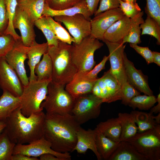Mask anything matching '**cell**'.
<instances>
[{"mask_svg":"<svg viewBox=\"0 0 160 160\" xmlns=\"http://www.w3.org/2000/svg\"><path fill=\"white\" fill-rule=\"evenodd\" d=\"M0 96V120H5L16 109L20 106V100L7 91H3Z\"/></svg>","mask_w":160,"mask_h":160,"instance_id":"24","label":"cell"},{"mask_svg":"<svg viewBox=\"0 0 160 160\" xmlns=\"http://www.w3.org/2000/svg\"><path fill=\"white\" fill-rule=\"evenodd\" d=\"M125 72L128 82L136 89L145 95H153V92L150 88L147 76L142 71L137 69L133 63L127 58L124 52V57Z\"/></svg>","mask_w":160,"mask_h":160,"instance_id":"17","label":"cell"},{"mask_svg":"<svg viewBox=\"0 0 160 160\" xmlns=\"http://www.w3.org/2000/svg\"><path fill=\"white\" fill-rule=\"evenodd\" d=\"M153 62L158 66H160V53L159 52L153 51Z\"/></svg>","mask_w":160,"mask_h":160,"instance_id":"51","label":"cell"},{"mask_svg":"<svg viewBox=\"0 0 160 160\" xmlns=\"http://www.w3.org/2000/svg\"><path fill=\"white\" fill-rule=\"evenodd\" d=\"M6 127L5 120H0V134L3 131Z\"/></svg>","mask_w":160,"mask_h":160,"instance_id":"52","label":"cell"},{"mask_svg":"<svg viewBox=\"0 0 160 160\" xmlns=\"http://www.w3.org/2000/svg\"><path fill=\"white\" fill-rule=\"evenodd\" d=\"M80 125L71 114L46 113L44 137L50 143L52 148L55 151L72 152Z\"/></svg>","mask_w":160,"mask_h":160,"instance_id":"1","label":"cell"},{"mask_svg":"<svg viewBox=\"0 0 160 160\" xmlns=\"http://www.w3.org/2000/svg\"><path fill=\"white\" fill-rule=\"evenodd\" d=\"M40 160H62L55 155L50 153H45L39 157Z\"/></svg>","mask_w":160,"mask_h":160,"instance_id":"49","label":"cell"},{"mask_svg":"<svg viewBox=\"0 0 160 160\" xmlns=\"http://www.w3.org/2000/svg\"><path fill=\"white\" fill-rule=\"evenodd\" d=\"M4 0L9 20L8 25L4 34L11 35L16 41L21 39V36L16 33L13 25V21L15 14L17 0Z\"/></svg>","mask_w":160,"mask_h":160,"instance_id":"37","label":"cell"},{"mask_svg":"<svg viewBox=\"0 0 160 160\" xmlns=\"http://www.w3.org/2000/svg\"><path fill=\"white\" fill-rule=\"evenodd\" d=\"M45 0H17V6L35 22L42 16Z\"/></svg>","mask_w":160,"mask_h":160,"instance_id":"26","label":"cell"},{"mask_svg":"<svg viewBox=\"0 0 160 160\" xmlns=\"http://www.w3.org/2000/svg\"><path fill=\"white\" fill-rule=\"evenodd\" d=\"M49 79L29 81L23 86L22 93L19 97L22 113L28 117L31 114L43 110L41 105L48 94V86L52 80Z\"/></svg>","mask_w":160,"mask_h":160,"instance_id":"4","label":"cell"},{"mask_svg":"<svg viewBox=\"0 0 160 160\" xmlns=\"http://www.w3.org/2000/svg\"><path fill=\"white\" fill-rule=\"evenodd\" d=\"M9 24V20L4 0H0V35L4 34Z\"/></svg>","mask_w":160,"mask_h":160,"instance_id":"44","label":"cell"},{"mask_svg":"<svg viewBox=\"0 0 160 160\" xmlns=\"http://www.w3.org/2000/svg\"><path fill=\"white\" fill-rule=\"evenodd\" d=\"M122 1L125 2H136L137 0H122Z\"/></svg>","mask_w":160,"mask_h":160,"instance_id":"54","label":"cell"},{"mask_svg":"<svg viewBox=\"0 0 160 160\" xmlns=\"http://www.w3.org/2000/svg\"><path fill=\"white\" fill-rule=\"evenodd\" d=\"M109 59V56H104L102 61L89 71L85 73H77L74 76L84 79L93 81L97 80L98 73L105 68L106 62Z\"/></svg>","mask_w":160,"mask_h":160,"instance_id":"38","label":"cell"},{"mask_svg":"<svg viewBox=\"0 0 160 160\" xmlns=\"http://www.w3.org/2000/svg\"><path fill=\"white\" fill-rule=\"evenodd\" d=\"M124 16L119 7L108 10L94 16L90 20V35L95 39L102 40L106 30Z\"/></svg>","mask_w":160,"mask_h":160,"instance_id":"14","label":"cell"},{"mask_svg":"<svg viewBox=\"0 0 160 160\" xmlns=\"http://www.w3.org/2000/svg\"><path fill=\"white\" fill-rule=\"evenodd\" d=\"M138 128L137 132H142L155 127L158 124L153 114L137 111L130 113Z\"/></svg>","mask_w":160,"mask_h":160,"instance_id":"29","label":"cell"},{"mask_svg":"<svg viewBox=\"0 0 160 160\" xmlns=\"http://www.w3.org/2000/svg\"><path fill=\"white\" fill-rule=\"evenodd\" d=\"M141 35H149L155 37L156 44H160V25L153 18L147 15L146 19L140 25Z\"/></svg>","mask_w":160,"mask_h":160,"instance_id":"32","label":"cell"},{"mask_svg":"<svg viewBox=\"0 0 160 160\" xmlns=\"http://www.w3.org/2000/svg\"><path fill=\"white\" fill-rule=\"evenodd\" d=\"M121 85L109 70L97 79L92 93L101 99L103 103H110L121 100Z\"/></svg>","mask_w":160,"mask_h":160,"instance_id":"9","label":"cell"},{"mask_svg":"<svg viewBox=\"0 0 160 160\" xmlns=\"http://www.w3.org/2000/svg\"><path fill=\"white\" fill-rule=\"evenodd\" d=\"M45 117L43 111L25 116L19 107L5 120V129L16 145L29 143L44 137Z\"/></svg>","mask_w":160,"mask_h":160,"instance_id":"2","label":"cell"},{"mask_svg":"<svg viewBox=\"0 0 160 160\" xmlns=\"http://www.w3.org/2000/svg\"><path fill=\"white\" fill-rule=\"evenodd\" d=\"M72 44L71 58L77 73H83L89 71L96 63L94 59L95 52L103 46V43L90 35L79 44Z\"/></svg>","mask_w":160,"mask_h":160,"instance_id":"5","label":"cell"},{"mask_svg":"<svg viewBox=\"0 0 160 160\" xmlns=\"http://www.w3.org/2000/svg\"><path fill=\"white\" fill-rule=\"evenodd\" d=\"M128 142L147 160H160V125L145 131L137 132Z\"/></svg>","mask_w":160,"mask_h":160,"instance_id":"7","label":"cell"},{"mask_svg":"<svg viewBox=\"0 0 160 160\" xmlns=\"http://www.w3.org/2000/svg\"><path fill=\"white\" fill-rule=\"evenodd\" d=\"M48 46L47 42L40 44L35 41L31 46L28 47V65L30 70L29 81L37 80V77L34 73L35 68L40 62L42 56L47 52Z\"/></svg>","mask_w":160,"mask_h":160,"instance_id":"21","label":"cell"},{"mask_svg":"<svg viewBox=\"0 0 160 160\" xmlns=\"http://www.w3.org/2000/svg\"><path fill=\"white\" fill-rule=\"evenodd\" d=\"M96 143L97 149L102 159L108 160L118 147L119 142L105 136L96 127Z\"/></svg>","mask_w":160,"mask_h":160,"instance_id":"27","label":"cell"},{"mask_svg":"<svg viewBox=\"0 0 160 160\" xmlns=\"http://www.w3.org/2000/svg\"><path fill=\"white\" fill-rule=\"evenodd\" d=\"M28 47L23 45L21 39L16 41L12 49L4 57L17 75L23 86L29 83L25 65V61L28 59Z\"/></svg>","mask_w":160,"mask_h":160,"instance_id":"13","label":"cell"},{"mask_svg":"<svg viewBox=\"0 0 160 160\" xmlns=\"http://www.w3.org/2000/svg\"><path fill=\"white\" fill-rule=\"evenodd\" d=\"M52 154L62 160H70L71 156L69 152L59 153L51 148L50 143L44 137L28 144H16L13 154H20L29 156L37 157L45 153Z\"/></svg>","mask_w":160,"mask_h":160,"instance_id":"11","label":"cell"},{"mask_svg":"<svg viewBox=\"0 0 160 160\" xmlns=\"http://www.w3.org/2000/svg\"><path fill=\"white\" fill-rule=\"evenodd\" d=\"M130 23V19L124 15L106 30L103 39L112 43H121L128 34Z\"/></svg>","mask_w":160,"mask_h":160,"instance_id":"19","label":"cell"},{"mask_svg":"<svg viewBox=\"0 0 160 160\" xmlns=\"http://www.w3.org/2000/svg\"><path fill=\"white\" fill-rule=\"evenodd\" d=\"M96 128L105 136L117 142L121 141V126L118 118H111L100 122Z\"/></svg>","mask_w":160,"mask_h":160,"instance_id":"25","label":"cell"},{"mask_svg":"<svg viewBox=\"0 0 160 160\" xmlns=\"http://www.w3.org/2000/svg\"><path fill=\"white\" fill-rule=\"evenodd\" d=\"M145 10L147 15L153 18L160 25V0H146Z\"/></svg>","mask_w":160,"mask_h":160,"instance_id":"40","label":"cell"},{"mask_svg":"<svg viewBox=\"0 0 160 160\" xmlns=\"http://www.w3.org/2000/svg\"><path fill=\"white\" fill-rule=\"evenodd\" d=\"M34 25L42 32L47 40L48 46L57 45L59 40L48 24L46 17L42 16L35 21Z\"/></svg>","mask_w":160,"mask_h":160,"instance_id":"36","label":"cell"},{"mask_svg":"<svg viewBox=\"0 0 160 160\" xmlns=\"http://www.w3.org/2000/svg\"><path fill=\"white\" fill-rule=\"evenodd\" d=\"M96 80H88L74 76L72 79L65 85V89L76 99L81 96L91 93Z\"/></svg>","mask_w":160,"mask_h":160,"instance_id":"22","label":"cell"},{"mask_svg":"<svg viewBox=\"0 0 160 160\" xmlns=\"http://www.w3.org/2000/svg\"><path fill=\"white\" fill-rule=\"evenodd\" d=\"M37 157L29 156L25 155L17 154H13L11 160H39Z\"/></svg>","mask_w":160,"mask_h":160,"instance_id":"48","label":"cell"},{"mask_svg":"<svg viewBox=\"0 0 160 160\" xmlns=\"http://www.w3.org/2000/svg\"><path fill=\"white\" fill-rule=\"evenodd\" d=\"M108 160H147L128 141H121Z\"/></svg>","mask_w":160,"mask_h":160,"instance_id":"23","label":"cell"},{"mask_svg":"<svg viewBox=\"0 0 160 160\" xmlns=\"http://www.w3.org/2000/svg\"><path fill=\"white\" fill-rule=\"evenodd\" d=\"M103 103L101 99L92 93L81 96L75 99L71 114L81 125L99 116Z\"/></svg>","mask_w":160,"mask_h":160,"instance_id":"8","label":"cell"},{"mask_svg":"<svg viewBox=\"0 0 160 160\" xmlns=\"http://www.w3.org/2000/svg\"><path fill=\"white\" fill-rule=\"evenodd\" d=\"M121 103L125 106L128 105L134 97L140 95V93L128 81L121 86Z\"/></svg>","mask_w":160,"mask_h":160,"instance_id":"42","label":"cell"},{"mask_svg":"<svg viewBox=\"0 0 160 160\" xmlns=\"http://www.w3.org/2000/svg\"><path fill=\"white\" fill-rule=\"evenodd\" d=\"M15 145L4 129L0 134V160H11Z\"/></svg>","mask_w":160,"mask_h":160,"instance_id":"35","label":"cell"},{"mask_svg":"<svg viewBox=\"0 0 160 160\" xmlns=\"http://www.w3.org/2000/svg\"><path fill=\"white\" fill-rule=\"evenodd\" d=\"M130 46L145 59L148 64L153 63V51L150 50L148 47H140L137 44L132 43H130Z\"/></svg>","mask_w":160,"mask_h":160,"instance_id":"45","label":"cell"},{"mask_svg":"<svg viewBox=\"0 0 160 160\" xmlns=\"http://www.w3.org/2000/svg\"><path fill=\"white\" fill-rule=\"evenodd\" d=\"M13 25L15 29H17L20 31L21 40L24 46L30 47L36 41L34 22L17 6Z\"/></svg>","mask_w":160,"mask_h":160,"instance_id":"16","label":"cell"},{"mask_svg":"<svg viewBox=\"0 0 160 160\" xmlns=\"http://www.w3.org/2000/svg\"><path fill=\"white\" fill-rule=\"evenodd\" d=\"M96 133L95 128L85 130L81 127L77 133V142L73 151H76L79 153L85 154L89 149L95 153L97 160H102L96 147Z\"/></svg>","mask_w":160,"mask_h":160,"instance_id":"18","label":"cell"},{"mask_svg":"<svg viewBox=\"0 0 160 160\" xmlns=\"http://www.w3.org/2000/svg\"><path fill=\"white\" fill-rule=\"evenodd\" d=\"M143 11H141L135 17L130 19V25L127 35L123 39L121 44H124L126 42L130 43L139 44L141 42V34L140 25L144 21L143 16Z\"/></svg>","mask_w":160,"mask_h":160,"instance_id":"30","label":"cell"},{"mask_svg":"<svg viewBox=\"0 0 160 160\" xmlns=\"http://www.w3.org/2000/svg\"><path fill=\"white\" fill-rule=\"evenodd\" d=\"M100 0H85L89 10L92 16L94 15L97 9L98 4Z\"/></svg>","mask_w":160,"mask_h":160,"instance_id":"47","label":"cell"},{"mask_svg":"<svg viewBox=\"0 0 160 160\" xmlns=\"http://www.w3.org/2000/svg\"><path fill=\"white\" fill-rule=\"evenodd\" d=\"M46 17L48 24L59 40L70 45L75 42L73 37L59 22L55 20L51 17L46 16Z\"/></svg>","mask_w":160,"mask_h":160,"instance_id":"34","label":"cell"},{"mask_svg":"<svg viewBox=\"0 0 160 160\" xmlns=\"http://www.w3.org/2000/svg\"><path fill=\"white\" fill-rule=\"evenodd\" d=\"M34 73L37 80L49 79L52 80V63L50 57L47 52L43 55L42 60L36 66Z\"/></svg>","mask_w":160,"mask_h":160,"instance_id":"31","label":"cell"},{"mask_svg":"<svg viewBox=\"0 0 160 160\" xmlns=\"http://www.w3.org/2000/svg\"><path fill=\"white\" fill-rule=\"evenodd\" d=\"M107 46L109 52L110 73L122 86L128 82L125 72L124 57L125 45L121 43L102 40Z\"/></svg>","mask_w":160,"mask_h":160,"instance_id":"12","label":"cell"},{"mask_svg":"<svg viewBox=\"0 0 160 160\" xmlns=\"http://www.w3.org/2000/svg\"><path fill=\"white\" fill-rule=\"evenodd\" d=\"M53 17L55 20L64 25L74 39V43H79L84 39L91 35V20L87 19L82 14L69 16H57Z\"/></svg>","mask_w":160,"mask_h":160,"instance_id":"10","label":"cell"},{"mask_svg":"<svg viewBox=\"0 0 160 160\" xmlns=\"http://www.w3.org/2000/svg\"><path fill=\"white\" fill-rule=\"evenodd\" d=\"M81 0H45V3L51 9L61 10L71 7Z\"/></svg>","mask_w":160,"mask_h":160,"instance_id":"43","label":"cell"},{"mask_svg":"<svg viewBox=\"0 0 160 160\" xmlns=\"http://www.w3.org/2000/svg\"><path fill=\"white\" fill-rule=\"evenodd\" d=\"M65 87L52 80L49 83L47 97L41 105L47 113L71 114L75 99L66 91Z\"/></svg>","mask_w":160,"mask_h":160,"instance_id":"6","label":"cell"},{"mask_svg":"<svg viewBox=\"0 0 160 160\" xmlns=\"http://www.w3.org/2000/svg\"><path fill=\"white\" fill-rule=\"evenodd\" d=\"M71 44L59 40L57 45L48 46L47 52L53 65L52 81L65 85L70 81L77 73L71 58Z\"/></svg>","mask_w":160,"mask_h":160,"instance_id":"3","label":"cell"},{"mask_svg":"<svg viewBox=\"0 0 160 160\" xmlns=\"http://www.w3.org/2000/svg\"><path fill=\"white\" fill-rule=\"evenodd\" d=\"M157 102L156 97L153 95H139L133 97L128 105L133 110H148L150 109Z\"/></svg>","mask_w":160,"mask_h":160,"instance_id":"33","label":"cell"},{"mask_svg":"<svg viewBox=\"0 0 160 160\" xmlns=\"http://www.w3.org/2000/svg\"><path fill=\"white\" fill-rule=\"evenodd\" d=\"M155 120L158 124H160V113H158V115L156 116H154Z\"/></svg>","mask_w":160,"mask_h":160,"instance_id":"53","label":"cell"},{"mask_svg":"<svg viewBox=\"0 0 160 160\" xmlns=\"http://www.w3.org/2000/svg\"><path fill=\"white\" fill-rule=\"evenodd\" d=\"M0 87L3 91H7L19 97L22 93L23 88L17 75L4 57L0 58Z\"/></svg>","mask_w":160,"mask_h":160,"instance_id":"15","label":"cell"},{"mask_svg":"<svg viewBox=\"0 0 160 160\" xmlns=\"http://www.w3.org/2000/svg\"><path fill=\"white\" fill-rule=\"evenodd\" d=\"M119 7L124 15L130 19L135 17L141 11L140 7L136 2H125L120 0Z\"/></svg>","mask_w":160,"mask_h":160,"instance_id":"41","label":"cell"},{"mask_svg":"<svg viewBox=\"0 0 160 160\" xmlns=\"http://www.w3.org/2000/svg\"><path fill=\"white\" fill-rule=\"evenodd\" d=\"M120 0H100L99 6L94 13V16L106 11L119 7Z\"/></svg>","mask_w":160,"mask_h":160,"instance_id":"46","label":"cell"},{"mask_svg":"<svg viewBox=\"0 0 160 160\" xmlns=\"http://www.w3.org/2000/svg\"><path fill=\"white\" fill-rule=\"evenodd\" d=\"M81 14L88 19L91 20L92 16L89 10L85 0H81L73 6L61 10H55L50 8L45 3L42 16L53 17L57 16H71Z\"/></svg>","mask_w":160,"mask_h":160,"instance_id":"20","label":"cell"},{"mask_svg":"<svg viewBox=\"0 0 160 160\" xmlns=\"http://www.w3.org/2000/svg\"><path fill=\"white\" fill-rule=\"evenodd\" d=\"M157 98V102L158 104L155 106H153L150 109V113L153 114H157L160 112V94L158 95Z\"/></svg>","mask_w":160,"mask_h":160,"instance_id":"50","label":"cell"},{"mask_svg":"<svg viewBox=\"0 0 160 160\" xmlns=\"http://www.w3.org/2000/svg\"><path fill=\"white\" fill-rule=\"evenodd\" d=\"M121 126V141H127L137 132L138 128L130 113H119L118 117Z\"/></svg>","mask_w":160,"mask_h":160,"instance_id":"28","label":"cell"},{"mask_svg":"<svg viewBox=\"0 0 160 160\" xmlns=\"http://www.w3.org/2000/svg\"><path fill=\"white\" fill-rule=\"evenodd\" d=\"M16 41L10 34L0 35V58L4 57L14 47Z\"/></svg>","mask_w":160,"mask_h":160,"instance_id":"39","label":"cell"}]
</instances>
